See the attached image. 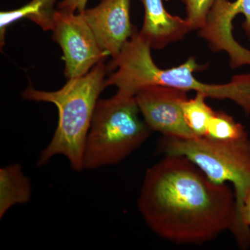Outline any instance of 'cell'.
<instances>
[{"label": "cell", "mask_w": 250, "mask_h": 250, "mask_svg": "<svg viewBox=\"0 0 250 250\" xmlns=\"http://www.w3.org/2000/svg\"><path fill=\"white\" fill-rule=\"evenodd\" d=\"M138 207L158 236L177 244H202L236 223L235 194L210 181L187 157L166 155L147 169Z\"/></svg>", "instance_id": "cell-1"}, {"label": "cell", "mask_w": 250, "mask_h": 250, "mask_svg": "<svg viewBox=\"0 0 250 250\" xmlns=\"http://www.w3.org/2000/svg\"><path fill=\"white\" fill-rule=\"evenodd\" d=\"M151 47L135 31L121 53L113 59L108 70L117 69L105 80V86L115 85L118 90L134 95L148 85H160L205 94L207 98L229 100L241 106L247 116L250 115V74L234 75L225 84L202 83L194 76L205 65L197 63L195 57L177 67L161 69L151 55Z\"/></svg>", "instance_id": "cell-2"}, {"label": "cell", "mask_w": 250, "mask_h": 250, "mask_svg": "<svg viewBox=\"0 0 250 250\" xmlns=\"http://www.w3.org/2000/svg\"><path fill=\"white\" fill-rule=\"evenodd\" d=\"M108 67L102 62L86 75L70 79L57 91H45L29 87L23 98L56 105L59 122L50 142L41 152L37 166L42 167L54 156L62 155L75 171L83 169V151L98 97L105 86Z\"/></svg>", "instance_id": "cell-3"}, {"label": "cell", "mask_w": 250, "mask_h": 250, "mask_svg": "<svg viewBox=\"0 0 250 250\" xmlns=\"http://www.w3.org/2000/svg\"><path fill=\"white\" fill-rule=\"evenodd\" d=\"M140 114L134 95L118 90L99 100L85 141L83 169L116 165L141 147L152 130Z\"/></svg>", "instance_id": "cell-4"}, {"label": "cell", "mask_w": 250, "mask_h": 250, "mask_svg": "<svg viewBox=\"0 0 250 250\" xmlns=\"http://www.w3.org/2000/svg\"><path fill=\"white\" fill-rule=\"evenodd\" d=\"M158 150L166 155L183 156L192 161L212 182H230L236 197V223L231 233L239 232L243 199L250 189V139L217 141L207 137L178 139L163 136Z\"/></svg>", "instance_id": "cell-5"}, {"label": "cell", "mask_w": 250, "mask_h": 250, "mask_svg": "<svg viewBox=\"0 0 250 250\" xmlns=\"http://www.w3.org/2000/svg\"><path fill=\"white\" fill-rule=\"evenodd\" d=\"M52 39L62 48L65 77L77 78L86 75L108 54L101 48L82 13L57 10Z\"/></svg>", "instance_id": "cell-6"}, {"label": "cell", "mask_w": 250, "mask_h": 250, "mask_svg": "<svg viewBox=\"0 0 250 250\" xmlns=\"http://www.w3.org/2000/svg\"><path fill=\"white\" fill-rule=\"evenodd\" d=\"M143 119L152 131L178 139L197 138L184 119L182 106L188 91L160 85H148L136 94Z\"/></svg>", "instance_id": "cell-7"}, {"label": "cell", "mask_w": 250, "mask_h": 250, "mask_svg": "<svg viewBox=\"0 0 250 250\" xmlns=\"http://www.w3.org/2000/svg\"><path fill=\"white\" fill-rule=\"evenodd\" d=\"M131 0H103L82 12L101 48L116 59L136 31L130 21Z\"/></svg>", "instance_id": "cell-8"}, {"label": "cell", "mask_w": 250, "mask_h": 250, "mask_svg": "<svg viewBox=\"0 0 250 250\" xmlns=\"http://www.w3.org/2000/svg\"><path fill=\"white\" fill-rule=\"evenodd\" d=\"M229 0H216L212 6L205 26L198 35L208 42L213 52H226L232 69L250 65V50L240 45L233 37V21Z\"/></svg>", "instance_id": "cell-9"}, {"label": "cell", "mask_w": 250, "mask_h": 250, "mask_svg": "<svg viewBox=\"0 0 250 250\" xmlns=\"http://www.w3.org/2000/svg\"><path fill=\"white\" fill-rule=\"evenodd\" d=\"M145 9L144 22L139 35L151 48L161 49L182 40L193 30L185 19L172 16L166 11L162 0H141Z\"/></svg>", "instance_id": "cell-10"}, {"label": "cell", "mask_w": 250, "mask_h": 250, "mask_svg": "<svg viewBox=\"0 0 250 250\" xmlns=\"http://www.w3.org/2000/svg\"><path fill=\"white\" fill-rule=\"evenodd\" d=\"M31 184L17 163L10 164L0 170V218L17 205H25L30 201Z\"/></svg>", "instance_id": "cell-11"}, {"label": "cell", "mask_w": 250, "mask_h": 250, "mask_svg": "<svg viewBox=\"0 0 250 250\" xmlns=\"http://www.w3.org/2000/svg\"><path fill=\"white\" fill-rule=\"evenodd\" d=\"M58 0H31L20 9L1 11L0 14L1 45L4 41L5 31L8 26L23 18L30 20L44 31H52L57 10L54 9Z\"/></svg>", "instance_id": "cell-12"}, {"label": "cell", "mask_w": 250, "mask_h": 250, "mask_svg": "<svg viewBox=\"0 0 250 250\" xmlns=\"http://www.w3.org/2000/svg\"><path fill=\"white\" fill-rule=\"evenodd\" d=\"M207 96L196 93L195 98L188 99L182 106L186 123L196 137H205L207 126L215 111L206 103Z\"/></svg>", "instance_id": "cell-13"}, {"label": "cell", "mask_w": 250, "mask_h": 250, "mask_svg": "<svg viewBox=\"0 0 250 250\" xmlns=\"http://www.w3.org/2000/svg\"><path fill=\"white\" fill-rule=\"evenodd\" d=\"M244 126L223 111H215L207 126L205 137L217 141H232L248 136Z\"/></svg>", "instance_id": "cell-14"}, {"label": "cell", "mask_w": 250, "mask_h": 250, "mask_svg": "<svg viewBox=\"0 0 250 250\" xmlns=\"http://www.w3.org/2000/svg\"><path fill=\"white\" fill-rule=\"evenodd\" d=\"M186 6L187 18L193 30H200L205 26L207 16L216 0H182Z\"/></svg>", "instance_id": "cell-15"}, {"label": "cell", "mask_w": 250, "mask_h": 250, "mask_svg": "<svg viewBox=\"0 0 250 250\" xmlns=\"http://www.w3.org/2000/svg\"><path fill=\"white\" fill-rule=\"evenodd\" d=\"M242 249L250 247V189L243 199L240 215L239 232L235 238Z\"/></svg>", "instance_id": "cell-16"}, {"label": "cell", "mask_w": 250, "mask_h": 250, "mask_svg": "<svg viewBox=\"0 0 250 250\" xmlns=\"http://www.w3.org/2000/svg\"><path fill=\"white\" fill-rule=\"evenodd\" d=\"M230 10L234 17L237 15L243 14L246 18V21L243 22V27L250 28V0H236L230 1Z\"/></svg>", "instance_id": "cell-17"}, {"label": "cell", "mask_w": 250, "mask_h": 250, "mask_svg": "<svg viewBox=\"0 0 250 250\" xmlns=\"http://www.w3.org/2000/svg\"><path fill=\"white\" fill-rule=\"evenodd\" d=\"M88 0H62L58 4V9L66 12H83L85 9Z\"/></svg>", "instance_id": "cell-18"}, {"label": "cell", "mask_w": 250, "mask_h": 250, "mask_svg": "<svg viewBox=\"0 0 250 250\" xmlns=\"http://www.w3.org/2000/svg\"><path fill=\"white\" fill-rule=\"evenodd\" d=\"M246 32V35L248 36V39L250 42V27H243Z\"/></svg>", "instance_id": "cell-19"}]
</instances>
